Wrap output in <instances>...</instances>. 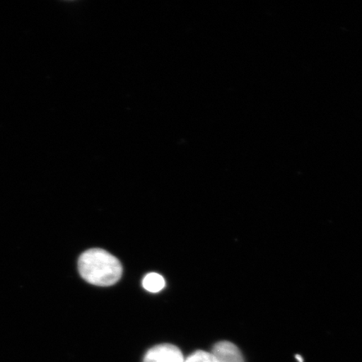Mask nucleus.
<instances>
[{
  "label": "nucleus",
  "mask_w": 362,
  "mask_h": 362,
  "mask_svg": "<svg viewBox=\"0 0 362 362\" xmlns=\"http://www.w3.org/2000/svg\"><path fill=\"white\" fill-rule=\"evenodd\" d=\"M79 273L88 283L96 286H112L119 282L123 268L119 259L101 248H92L81 255Z\"/></svg>",
  "instance_id": "1"
},
{
  "label": "nucleus",
  "mask_w": 362,
  "mask_h": 362,
  "mask_svg": "<svg viewBox=\"0 0 362 362\" xmlns=\"http://www.w3.org/2000/svg\"><path fill=\"white\" fill-rule=\"evenodd\" d=\"M182 352L171 344L153 346L144 356V362H184Z\"/></svg>",
  "instance_id": "2"
},
{
  "label": "nucleus",
  "mask_w": 362,
  "mask_h": 362,
  "mask_svg": "<svg viewBox=\"0 0 362 362\" xmlns=\"http://www.w3.org/2000/svg\"><path fill=\"white\" fill-rule=\"evenodd\" d=\"M217 362H244L242 352L230 341L216 343L211 351Z\"/></svg>",
  "instance_id": "3"
},
{
  "label": "nucleus",
  "mask_w": 362,
  "mask_h": 362,
  "mask_svg": "<svg viewBox=\"0 0 362 362\" xmlns=\"http://www.w3.org/2000/svg\"><path fill=\"white\" fill-rule=\"evenodd\" d=\"M143 286L148 292L158 293L165 288V281L160 274L151 273L144 277Z\"/></svg>",
  "instance_id": "4"
},
{
  "label": "nucleus",
  "mask_w": 362,
  "mask_h": 362,
  "mask_svg": "<svg viewBox=\"0 0 362 362\" xmlns=\"http://www.w3.org/2000/svg\"><path fill=\"white\" fill-rule=\"evenodd\" d=\"M184 362H217L211 352L197 351L189 356Z\"/></svg>",
  "instance_id": "5"
},
{
  "label": "nucleus",
  "mask_w": 362,
  "mask_h": 362,
  "mask_svg": "<svg viewBox=\"0 0 362 362\" xmlns=\"http://www.w3.org/2000/svg\"><path fill=\"white\" fill-rule=\"evenodd\" d=\"M296 359L300 362H304V360H303L302 357L298 355L296 356Z\"/></svg>",
  "instance_id": "6"
}]
</instances>
